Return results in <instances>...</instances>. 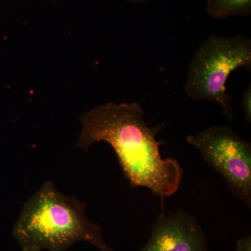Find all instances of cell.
Listing matches in <instances>:
<instances>
[{"mask_svg": "<svg viewBox=\"0 0 251 251\" xmlns=\"http://www.w3.org/2000/svg\"><path fill=\"white\" fill-rule=\"evenodd\" d=\"M77 148L85 151L94 143L105 142L113 148L131 187L148 188L161 198L177 192L182 168L174 158H163L156 135L164 124L150 126L140 103H108L85 112L80 117Z\"/></svg>", "mask_w": 251, "mask_h": 251, "instance_id": "cell-1", "label": "cell"}, {"mask_svg": "<svg viewBox=\"0 0 251 251\" xmlns=\"http://www.w3.org/2000/svg\"><path fill=\"white\" fill-rule=\"evenodd\" d=\"M85 209V203L46 181L25 203L13 236L22 249L64 251L82 241L100 251H114L104 242L102 227L89 220Z\"/></svg>", "mask_w": 251, "mask_h": 251, "instance_id": "cell-2", "label": "cell"}, {"mask_svg": "<svg viewBox=\"0 0 251 251\" xmlns=\"http://www.w3.org/2000/svg\"><path fill=\"white\" fill-rule=\"evenodd\" d=\"M251 69V40L246 36H209L195 54L188 69L185 92L190 99L219 104L225 116L233 121V97L226 83L234 71Z\"/></svg>", "mask_w": 251, "mask_h": 251, "instance_id": "cell-3", "label": "cell"}, {"mask_svg": "<svg viewBox=\"0 0 251 251\" xmlns=\"http://www.w3.org/2000/svg\"><path fill=\"white\" fill-rule=\"evenodd\" d=\"M204 161L227 183L230 192L251 206V144L228 126H214L186 138Z\"/></svg>", "mask_w": 251, "mask_h": 251, "instance_id": "cell-4", "label": "cell"}, {"mask_svg": "<svg viewBox=\"0 0 251 251\" xmlns=\"http://www.w3.org/2000/svg\"><path fill=\"white\" fill-rule=\"evenodd\" d=\"M138 251H209L205 233L196 217L179 209L162 212L151 229V237Z\"/></svg>", "mask_w": 251, "mask_h": 251, "instance_id": "cell-5", "label": "cell"}, {"mask_svg": "<svg viewBox=\"0 0 251 251\" xmlns=\"http://www.w3.org/2000/svg\"><path fill=\"white\" fill-rule=\"evenodd\" d=\"M206 12L216 19L251 14V0H206Z\"/></svg>", "mask_w": 251, "mask_h": 251, "instance_id": "cell-6", "label": "cell"}, {"mask_svg": "<svg viewBox=\"0 0 251 251\" xmlns=\"http://www.w3.org/2000/svg\"><path fill=\"white\" fill-rule=\"evenodd\" d=\"M242 107L246 120L249 125L251 124V85H249L244 92L242 99Z\"/></svg>", "mask_w": 251, "mask_h": 251, "instance_id": "cell-7", "label": "cell"}, {"mask_svg": "<svg viewBox=\"0 0 251 251\" xmlns=\"http://www.w3.org/2000/svg\"><path fill=\"white\" fill-rule=\"evenodd\" d=\"M234 251H251V238L246 237L239 239L237 242V247H236Z\"/></svg>", "mask_w": 251, "mask_h": 251, "instance_id": "cell-8", "label": "cell"}, {"mask_svg": "<svg viewBox=\"0 0 251 251\" xmlns=\"http://www.w3.org/2000/svg\"><path fill=\"white\" fill-rule=\"evenodd\" d=\"M125 1H129V2L139 3L147 2V1H151V0H125Z\"/></svg>", "mask_w": 251, "mask_h": 251, "instance_id": "cell-9", "label": "cell"}, {"mask_svg": "<svg viewBox=\"0 0 251 251\" xmlns=\"http://www.w3.org/2000/svg\"><path fill=\"white\" fill-rule=\"evenodd\" d=\"M21 251H41L39 250H34V249H22Z\"/></svg>", "mask_w": 251, "mask_h": 251, "instance_id": "cell-10", "label": "cell"}]
</instances>
